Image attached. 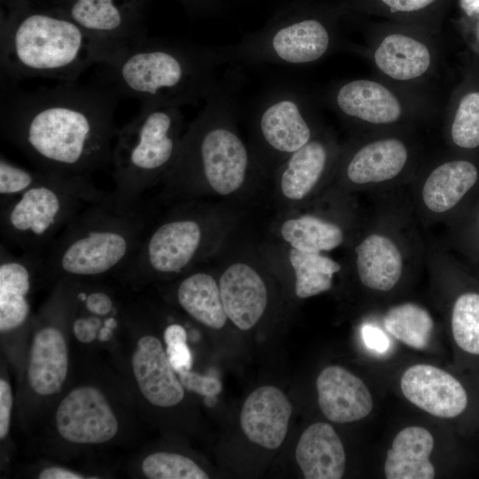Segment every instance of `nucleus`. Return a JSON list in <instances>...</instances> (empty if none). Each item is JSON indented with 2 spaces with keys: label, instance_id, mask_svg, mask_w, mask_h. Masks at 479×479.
Here are the masks:
<instances>
[{
  "label": "nucleus",
  "instance_id": "48",
  "mask_svg": "<svg viewBox=\"0 0 479 479\" xmlns=\"http://www.w3.org/2000/svg\"><path fill=\"white\" fill-rule=\"evenodd\" d=\"M185 2L188 5H197L199 3V0H182Z\"/></svg>",
  "mask_w": 479,
  "mask_h": 479
},
{
  "label": "nucleus",
  "instance_id": "4",
  "mask_svg": "<svg viewBox=\"0 0 479 479\" xmlns=\"http://www.w3.org/2000/svg\"><path fill=\"white\" fill-rule=\"evenodd\" d=\"M152 221L143 203H118L112 192L82 210L43 254V274L91 279L122 272Z\"/></svg>",
  "mask_w": 479,
  "mask_h": 479
},
{
  "label": "nucleus",
  "instance_id": "29",
  "mask_svg": "<svg viewBox=\"0 0 479 479\" xmlns=\"http://www.w3.org/2000/svg\"><path fill=\"white\" fill-rule=\"evenodd\" d=\"M377 67L391 78L407 81L427 72L431 63L428 49L420 41L401 34L386 36L374 53Z\"/></svg>",
  "mask_w": 479,
  "mask_h": 479
},
{
  "label": "nucleus",
  "instance_id": "38",
  "mask_svg": "<svg viewBox=\"0 0 479 479\" xmlns=\"http://www.w3.org/2000/svg\"><path fill=\"white\" fill-rule=\"evenodd\" d=\"M361 336L365 345L375 353L383 354L390 348L389 338L377 326L372 324L363 325Z\"/></svg>",
  "mask_w": 479,
  "mask_h": 479
},
{
  "label": "nucleus",
  "instance_id": "10",
  "mask_svg": "<svg viewBox=\"0 0 479 479\" xmlns=\"http://www.w3.org/2000/svg\"><path fill=\"white\" fill-rule=\"evenodd\" d=\"M35 1V0H34ZM145 0H41L78 25L105 64L147 36Z\"/></svg>",
  "mask_w": 479,
  "mask_h": 479
},
{
  "label": "nucleus",
  "instance_id": "16",
  "mask_svg": "<svg viewBox=\"0 0 479 479\" xmlns=\"http://www.w3.org/2000/svg\"><path fill=\"white\" fill-rule=\"evenodd\" d=\"M131 365L139 390L150 404L170 407L183 400L184 387L158 338L144 335L137 341Z\"/></svg>",
  "mask_w": 479,
  "mask_h": 479
},
{
  "label": "nucleus",
  "instance_id": "36",
  "mask_svg": "<svg viewBox=\"0 0 479 479\" xmlns=\"http://www.w3.org/2000/svg\"><path fill=\"white\" fill-rule=\"evenodd\" d=\"M184 389L205 397H216L223 389L221 381L215 376L201 375L191 370L178 373Z\"/></svg>",
  "mask_w": 479,
  "mask_h": 479
},
{
  "label": "nucleus",
  "instance_id": "9",
  "mask_svg": "<svg viewBox=\"0 0 479 479\" xmlns=\"http://www.w3.org/2000/svg\"><path fill=\"white\" fill-rule=\"evenodd\" d=\"M328 28L314 18L279 20L222 46L225 64L302 65L321 59L331 46Z\"/></svg>",
  "mask_w": 479,
  "mask_h": 479
},
{
  "label": "nucleus",
  "instance_id": "37",
  "mask_svg": "<svg viewBox=\"0 0 479 479\" xmlns=\"http://www.w3.org/2000/svg\"><path fill=\"white\" fill-rule=\"evenodd\" d=\"M84 310L87 315L75 318L72 327L74 335L79 342L89 343L98 338V331L104 326L105 320L116 316L104 317L91 313L85 309Z\"/></svg>",
  "mask_w": 479,
  "mask_h": 479
},
{
  "label": "nucleus",
  "instance_id": "11",
  "mask_svg": "<svg viewBox=\"0 0 479 479\" xmlns=\"http://www.w3.org/2000/svg\"><path fill=\"white\" fill-rule=\"evenodd\" d=\"M250 148L263 174L274 173L293 153L313 138L304 102L288 87L271 90L251 122Z\"/></svg>",
  "mask_w": 479,
  "mask_h": 479
},
{
  "label": "nucleus",
  "instance_id": "33",
  "mask_svg": "<svg viewBox=\"0 0 479 479\" xmlns=\"http://www.w3.org/2000/svg\"><path fill=\"white\" fill-rule=\"evenodd\" d=\"M144 475L150 479H208V475L192 459L177 453L154 452L142 463Z\"/></svg>",
  "mask_w": 479,
  "mask_h": 479
},
{
  "label": "nucleus",
  "instance_id": "3",
  "mask_svg": "<svg viewBox=\"0 0 479 479\" xmlns=\"http://www.w3.org/2000/svg\"><path fill=\"white\" fill-rule=\"evenodd\" d=\"M225 64L222 46L149 38L101 64L99 83L143 104L182 107L205 100Z\"/></svg>",
  "mask_w": 479,
  "mask_h": 479
},
{
  "label": "nucleus",
  "instance_id": "14",
  "mask_svg": "<svg viewBox=\"0 0 479 479\" xmlns=\"http://www.w3.org/2000/svg\"><path fill=\"white\" fill-rule=\"evenodd\" d=\"M400 384L404 396L411 403L436 417H456L467 404L461 383L452 374L430 365L409 367Z\"/></svg>",
  "mask_w": 479,
  "mask_h": 479
},
{
  "label": "nucleus",
  "instance_id": "27",
  "mask_svg": "<svg viewBox=\"0 0 479 479\" xmlns=\"http://www.w3.org/2000/svg\"><path fill=\"white\" fill-rule=\"evenodd\" d=\"M276 232L284 245L309 253L331 251L344 240L338 224L311 214H288L279 219Z\"/></svg>",
  "mask_w": 479,
  "mask_h": 479
},
{
  "label": "nucleus",
  "instance_id": "17",
  "mask_svg": "<svg viewBox=\"0 0 479 479\" xmlns=\"http://www.w3.org/2000/svg\"><path fill=\"white\" fill-rule=\"evenodd\" d=\"M292 404L287 397L274 386H262L246 399L240 421L245 436L251 442L276 449L284 442Z\"/></svg>",
  "mask_w": 479,
  "mask_h": 479
},
{
  "label": "nucleus",
  "instance_id": "7",
  "mask_svg": "<svg viewBox=\"0 0 479 479\" xmlns=\"http://www.w3.org/2000/svg\"><path fill=\"white\" fill-rule=\"evenodd\" d=\"M107 195L90 177L42 171L26 192L0 203L1 243L20 253L43 254L75 216Z\"/></svg>",
  "mask_w": 479,
  "mask_h": 479
},
{
  "label": "nucleus",
  "instance_id": "2",
  "mask_svg": "<svg viewBox=\"0 0 479 479\" xmlns=\"http://www.w3.org/2000/svg\"><path fill=\"white\" fill-rule=\"evenodd\" d=\"M244 82L239 67L228 68L204 100L161 183L164 200L234 197L263 174L238 127L239 96Z\"/></svg>",
  "mask_w": 479,
  "mask_h": 479
},
{
  "label": "nucleus",
  "instance_id": "25",
  "mask_svg": "<svg viewBox=\"0 0 479 479\" xmlns=\"http://www.w3.org/2000/svg\"><path fill=\"white\" fill-rule=\"evenodd\" d=\"M358 277L365 287L389 291L398 282L403 270L401 253L388 237L372 234L355 248Z\"/></svg>",
  "mask_w": 479,
  "mask_h": 479
},
{
  "label": "nucleus",
  "instance_id": "18",
  "mask_svg": "<svg viewBox=\"0 0 479 479\" xmlns=\"http://www.w3.org/2000/svg\"><path fill=\"white\" fill-rule=\"evenodd\" d=\"M316 385L319 408L333 422H354L373 409L372 396L364 381L342 366L323 369Z\"/></svg>",
  "mask_w": 479,
  "mask_h": 479
},
{
  "label": "nucleus",
  "instance_id": "26",
  "mask_svg": "<svg viewBox=\"0 0 479 479\" xmlns=\"http://www.w3.org/2000/svg\"><path fill=\"white\" fill-rule=\"evenodd\" d=\"M407 156L405 145L398 139L374 141L352 156L346 167V176L357 185L387 181L402 171Z\"/></svg>",
  "mask_w": 479,
  "mask_h": 479
},
{
  "label": "nucleus",
  "instance_id": "23",
  "mask_svg": "<svg viewBox=\"0 0 479 479\" xmlns=\"http://www.w3.org/2000/svg\"><path fill=\"white\" fill-rule=\"evenodd\" d=\"M434 438L426 428L412 426L402 429L387 452L384 473L388 479H432L435 468L429 457Z\"/></svg>",
  "mask_w": 479,
  "mask_h": 479
},
{
  "label": "nucleus",
  "instance_id": "40",
  "mask_svg": "<svg viewBox=\"0 0 479 479\" xmlns=\"http://www.w3.org/2000/svg\"><path fill=\"white\" fill-rule=\"evenodd\" d=\"M12 406V393L10 384L4 379L0 380V438L4 439L9 432L11 411Z\"/></svg>",
  "mask_w": 479,
  "mask_h": 479
},
{
  "label": "nucleus",
  "instance_id": "35",
  "mask_svg": "<svg viewBox=\"0 0 479 479\" xmlns=\"http://www.w3.org/2000/svg\"><path fill=\"white\" fill-rule=\"evenodd\" d=\"M42 175V171L28 169L0 155V203L12 200L34 185Z\"/></svg>",
  "mask_w": 479,
  "mask_h": 479
},
{
  "label": "nucleus",
  "instance_id": "32",
  "mask_svg": "<svg viewBox=\"0 0 479 479\" xmlns=\"http://www.w3.org/2000/svg\"><path fill=\"white\" fill-rule=\"evenodd\" d=\"M455 342L464 351L479 355V294L466 293L456 300L452 314Z\"/></svg>",
  "mask_w": 479,
  "mask_h": 479
},
{
  "label": "nucleus",
  "instance_id": "49",
  "mask_svg": "<svg viewBox=\"0 0 479 479\" xmlns=\"http://www.w3.org/2000/svg\"><path fill=\"white\" fill-rule=\"evenodd\" d=\"M477 34H478V37H479V27H478V32H477Z\"/></svg>",
  "mask_w": 479,
  "mask_h": 479
},
{
  "label": "nucleus",
  "instance_id": "1",
  "mask_svg": "<svg viewBox=\"0 0 479 479\" xmlns=\"http://www.w3.org/2000/svg\"><path fill=\"white\" fill-rule=\"evenodd\" d=\"M119 98L101 83L24 90L2 82L1 134L39 170L90 177L112 161Z\"/></svg>",
  "mask_w": 479,
  "mask_h": 479
},
{
  "label": "nucleus",
  "instance_id": "45",
  "mask_svg": "<svg viewBox=\"0 0 479 479\" xmlns=\"http://www.w3.org/2000/svg\"><path fill=\"white\" fill-rule=\"evenodd\" d=\"M32 2H34V0H1L2 4L4 5L6 10H10L19 5Z\"/></svg>",
  "mask_w": 479,
  "mask_h": 479
},
{
  "label": "nucleus",
  "instance_id": "31",
  "mask_svg": "<svg viewBox=\"0 0 479 479\" xmlns=\"http://www.w3.org/2000/svg\"><path fill=\"white\" fill-rule=\"evenodd\" d=\"M388 333L413 349L428 346L434 323L429 313L414 303H403L391 308L383 318Z\"/></svg>",
  "mask_w": 479,
  "mask_h": 479
},
{
  "label": "nucleus",
  "instance_id": "22",
  "mask_svg": "<svg viewBox=\"0 0 479 479\" xmlns=\"http://www.w3.org/2000/svg\"><path fill=\"white\" fill-rule=\"evenodd\" d=\"M334 102L345 115L376 124L394 122L402 113L397 97L382 84L369 80L342 84L335 93Z\"/></svg>",
  "mask_w": 479,
  "mask_h": 479
},
{
  "label": "nucleus",
  "instance_id": "44",
  "mask_svg": "<svg viewBox=\"0 0 479 479\" xmlns=\"http://www.w3.org/2000/svg\"><path fill=\"white\" fill-rule=\"evenodd\" d=\"M459 4L467 15L479 14V0H459Z\"/></svg>",
  "mask_w": 479,
  "mask_h": 479
},
{
  "label": "nucleus",
  "instance_id": "6",
  "mask_svg": "<svg viewBox=\"0 0 479 479\" xmlns=\"http://www.w3.org/2000/svg\"><path fill=\"white\" fill-rule=\"evenodd\" d=\"M185 131L180 107L141 105L139 113L118 129L112 153L114 200L127 206L142 202L171 169Z\"/></svg>",
  "mask_w": 479,
  "mask_h": 479
},
{
  "label": "nucleus",
  "instance_id": "46",
  "mask_svg": "<svg viewBox=\"0 0 479 479\" xmlns=\"http://www.w3.org/2000/svg\"><path fill=\"white\" fill-rule=\"evenodd\" d=\"M112 335H113V329L104 326L98 331V339L100 342H106L112 337Z\"/></svg>",
  "mask_w": 479,
  "mask_h": 479
},
{
  "label": "nucleus",
  "instance_id": "34",
  "mask_svg": "<svg viewBox=\"0 0 479 479\" xmlns=\"http://www.w3.org/2000/svg\"><path fill=\"white\" fill-rule=\"evenodd\" d=\"M452 137L462 148L479 145V91L468 93L461 99L452 122Z\"/></svg>",
  "mask_w": 479,
  "mask_h": 479
},
{
  "label": "nucleus",
  "instance_id": "28",
  "mask_svg": "<svg viewBox=\"0 0 479 479\" xmlns=\"http://www.w3.org/2000/svg\"><path fill=\"white\" fill-rule=\"evenodd\" d=\"M477 177V169L469 161L445 162L435 169L425 181L423 201L433 212L447 211L462 199Z\"/></svg>",
  "mask_w": 479,
  "mask_h": 479
},
{
  "label": "nucleus",
  "instance_id": "21",
  "mask_svg": "<svg viewBox=\"0 0 479 479\" xmlns=\"http://www.w3.org/2000/svg\"><path fill=\"white\" fill-rule=\"evenodd\" d=\"M68 353L62 332L54 326L39 329L30 349L28 381L42 396L58 393L67 378Z\"/></svg>",
  "mask_w": 479,
  "mask_h": 479
},
{
  "label": "nucleus",
  "instance_id": "24",
  "mask_svg": "<svg viewBox=\"0 0 479 479\" xmlns=\"http://www.w3.org/2000/svg\"><path fill=\"white\" fill-rule=\"evenodd\" d=\"M178 305L193 319L212 329H221L228 318L221 298L218 280L194 268L187 271L177 287Z\"/></svg>",
  "mask_w": 479,
  "mask_h": 479
},
{
  "label": "nucleus",
  "instance_id": "41",
  "mask_svg": "<svg viewBox=\"0 0 479 479\" xmlns=\"http://www.w3.org/2000/svg\"><path fill=\"white\" fill-rule=\"evenodd\" d=\"M391 12H413L425 8L436 0H381Z\"/></svg>",
  "mask_w": 479,
  "mask_h": 479
},
{
  "label": "nucleus",
  "instance_id": "42",
  "mask_svg": "<svg viewBox=\"0 0 479 479\" xmlns=\"http://www.w3.org/2000/svg\"><path fill=\"white\" fill-rule=\"evenodd\" d=\"M40 479H82L80 474L61 467H48L39 473Z\"/></svg>",
  "mask_w": 479,
  "mask_h": 479
},
{
  "label": "nucleus",
  "instance_id": "20",
  "mask_svg": "<svg viewBox=\"0 0 479 479\" xmlns=\"http://www.w3.org/2000/svg\"><path fill=\"white\" fill-rule=\"evenodd\" d=\"M295 459L306 479H340L345 471L342 442L334 428L325 422L314 423L302 432Z\"/></svg>",
  "mask_w": 479,
  "mask_h": 479
},
{
  "label": "nucleus",
  "instance_id": "19",
  "mask_svg": "<svg viewBox=\"0 0 479 479\" xmlns=\"http://www.w3.org/2000/svg\"><path fill=\"white\" fill-rule=\"evenodd\" d=\"M328 161L327 144L314 137L288 156L273 173L281 203L289 208L309 197L326 173Z\"/></svg>",
  "mask_w": 479,
  "mask_h": 479
},
{
  "label": "nucleus",
  "instance_id": "13",
  "mask_svg": "<svg viewBox=\"0 0 479 479\" xmlns=\"http://www.w3.org/2000/svg\"><path fill=\"white\" fill-rule=\"evenodd\" d=\"M218 284L227 318L241 331L254 327L267 309L266 282L250 257H236L228 262Z\"/></svg>",
  "mask_w": 479,
  "mask_h": 479
},
{
  "label": "nucleus",
  "instance_id": "15",
  "mask_svg": "<svg viewBox=\"0 0 479 479\" xmlns=\"http://www.w3.org/2000/svg\"><path fill=\"white\" fill-rule=\"evenodd\" d=\"M43 270V254L21 252L14 255L0 246V331H13L28 318V295L33 279Z\"/></svg>",
  "mask_w": 479,
  "mask_h": 479
},
{
  "label": "nucleus",
  "instance_id": "43",
  "mask_svg": "<svg viewBox=\"0 0 479 479\" xmlns=\"http://www.w3.org/2000/svg\"><path fill=\"white\" fill-rule=\"evenodd\" d=\"M187 340L185 329L178 324H171L164 331V341L166 345L177 342H185Z\"/></svg>",
  "mask_w": 479,
  "mask_h": 479
},
{
  "label": "nucleus",
  "instance_id": "5",
  "mask_svg": "<svg viewBox=\"0 0 479 479\" xmlns=\"http://www.w3.org/2000/svg\"><path fill=\"white\" fill-rule=\"evenodd\" d=\"M98 63L90 39L62 13L32 2L1 14V75L9 81L42 77L76 82Z\"/></svg>",
  "mask_w": 479,
  "mask_h": 479
},
{
  "label": "nucleus",
  "instance_id": "39",
  "mask_svg": "<svg viewBox=\"0 0 479 479\" xmlns=\"http://www.w3.org/2000/svg\"><path fill=\"white\" fill-rule=\"evenodd\" d=\"M166 353L176 373H179L191 369L192 357L186 342L167 345Z\"/></svg>",
  "mask_w": 479,
  "mask_h": 479
},
{
  "label": "nucleus",
  "instance_id": "8",
  "mask_svg": "<svg viewBox=\"0 0 479 479\" xmlns=\"http://www.w3.org/2000/svg\"><path fill=\"white\" fill-rule=\"evenodd\" d=\"M157 221H151L140 247L121 272L139 282L153 278L178 276L193 269L216 250L226 224L216 210L183 200Z\"/></svg>",
  "mask_w": 479,
  "mask_h": 479
},
{
  "label": "nucleus",
  "instance_id": "12",
  "mask_svg": "<svg viewBox=\"0 0 479 479\" xmlns=\"http://www.w3.org/2000/svg\"><path fill=\"white\" fill-rule=\"evenodd\" d=\"M55 420L59 436L75 444L107 442L119 428L106 397L91 386L71 390L60 402Z\"/></svg>",
  "mask_w": 479,
  "mask_h": 479
},
{
  "label": "nucleus",
  "instance_id": "47",
  "mask_svg": "<svg viewBox=\"0 0 479 479\" xmlns=\"http://www.w3.org/2000/svg\"><path fill=\"white\" fill-rule=\"evenodd\" d=\"M204 403L208 406H213L216 403V397H205Z\"/></svg>",
  "mask_w": 479,
  "mask_h": 479
},
{
  "label": "nucleus",
  "instance_id": "30",
  "mask_svg": "<svg viewBox=\"0 0 479 479\" xmlns=\"http://www.w3.org/2000/svg\"><path fill=\"white\" fill-rule=\"evenodd\" d=\"M283 259L294 275V293L299 298H309L332 287L333 276L341 265L321 253H309L284 245Z\"/></svg>",
  "mask_w": 479,
  "mask_h": 479
}]
</instances>
